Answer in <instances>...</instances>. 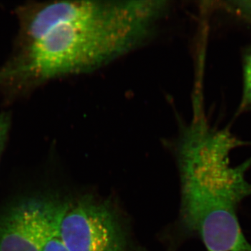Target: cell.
<instances>
[{
    "label": "cell",
    "mask_w": 251,
    "mask_h": 251,
    "mask_svg": "<svg viewBox=\"0 0 251 251\" xmlns=\"http://www.w3.org/2000/svg\"><path fill=\"white\" fill-rule=\"evenodd\" d=\"M166 1H56L18 8V50L0 68V87L23 92L91 72L139 47L166 14Z\"/></svg>",
    "instance_id": "6da1fadb"
},
{
    "label": "cell",
    "mask_w": 251,
    "mask_h": 251,
    "mask_svg": "<svg viewBox=\"0 0 251 251\" xmlns=\"http://www.w3.org/2000/svg\"><path fill=\"white\" fill-rule=\"evenodd\" d=\"M239 145L228 130L213 129L201 119L180 142L183 220L206 251H251L237 214L239 204L251 195L246 177L251 157L236 166L229 159Z\"/></svg>",
    "instance_id": "7a4b0ae2"
},
{
    "label": "cell",
    "mask_w": 251,
    "mask_h": 251,
    "mask_svg": "<svg viewBox=\"0 0 251 251\" xmlns=\"http://www.w3.org/2000/svg\"><path fill=\"white\" fill-rule=\"evenodd\" d=\"M69 203L54 196L23 199L0 216V251H41L60 234Z\"/></svg>",
    "instance_id": "3957f363"
},
{
    "label": "cell",
    "mask_w": 251,
    "mask_h": 251,
    "mask_svg": "<svg viewBox=\"0 0 251 251\" xmlns=\"http://www.w3.org/2000/svg\"><path fill=\"white\" fill-rule=\"evenodd\" d=\"M69 251H126V240L116 214L106 203L90 196L69 204L60 226Z\"/></svg>",
    "instance_id": "277c9868"
},
{
    "label": "cell",
    "mask_w": 251,
    "mask_h": 251,
    "mask_svg": "<svg viewBox=\"0 0 251 251\" xmlns=\"http://www.w3.org/2000/svg\"><path fill=\"white\" fill-rule=\"evenodd\" d=\"M223 4L227 11L236 15L247 22L251 23V0L227 1L223 2Z\"/></svg>",
    "instance_id": "5b68a950"
},
{
    "label": "cell",
    "mask_w": 251,
    "mask_h": 251,
    "mask_svg": "<svg viewBox=\"0 0 251 251\" xmlns=\"http://www.w3.org/2000/svg\"><path fill=\"white\" fill-rule=\"evenodd\" d=\"M244 75V97L251 105V51L246 59Z\"/></svg>",
    "instance_id": "8992f818"
},
{
    "label": "cell",
    "mask_w": 251,
    "mask_h": 251,
    "mask_svg": "<svg viewBox=\"0 0 251 251\" xmlns=\"http://www.w3.org/2000/svg\"><path fill=\"white\" fill-rule=\"evenodd\" d=\"M10 124V117L8 114H0V153L2 151L3 148L6 143L8 133H9Z\"/></svg>",
    "instance_id": "52a82bcc"
},
{
    "label": "cell",
    "mask_w": 251,
    "mask_h": 251,
    "mask_svg": "<svg viewBox=\"0 0 251 251\" xmlns=\"http://www.w3.org/2000/svg\"><path fill=\"white\" fill-rule=\"evenodd\" d=\"M41 251H69L63 242L60 234L54 236L47 241Z\"/></svg>",
    "instance_id": "ba28073f"
}]
</instances>
